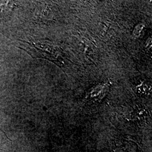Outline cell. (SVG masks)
I'll list each match as a JSON object with an SVG mask.
<instances>
[{
    "label": "cell",
    "mask_w": 152,
    "mask_h": 152,
    "mask_svg": "<svg viewBox=\"0 0 152 152\" xmlns=\"http://www.w3.org/2000/svg\"><path fill=\"white\" fill-rule=\"evenodd\" d=\"M23 49L33 56L42 58L54 62L56 64H64L62 51L58 46L45 40L37 42H27L23 41Z\"/></svg>",
    "instance_id": "1"
},
{
    "label": "cell",
    "mask_w": 152,
    "mask_h": 152,
    "mask_svg": "<svg viewBox=\"0 0 152 152\" xmlns=\"http://www.w3.org/2000/svg\"><path fill=\"white\" fill-rule=\"evenodd\" d=\"M110 85V81L99 83L88 91L86 97L93 102H100L108 93Z\"/></svg>",
    "instance_id": "2"
}]
</instances>
